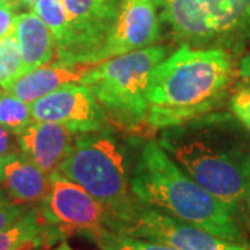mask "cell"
<instances>
[{"label":"cell","instance_id":"1","mask_svg":"<svg viewBox=\"0 0 250 250\" xmlns=\"http://www.w3.org/2000/svg\"><path fill=\"white\" fill-rule=\"evenodd\" d=\"M229 117L203 114L166 128L160 146L189 177L236 211L248 197L250 146Z\"/></svg>","mask_w":250,"mask_h":250},{"label":"cell","instance_id":"2","mask_svg":"<svg viewBox=\"0 0 250 250\" xmlns=\"http://www.w3.org/2000/svg\"><path fill=\"white\" fill-rule=\"evenodd\" d=\"M232 78L228 52L182 45L150 74L146 123L166 129L210 113L221 103Z\"/></svg>","mask_w":250,"mask_h":250},{"label":"cell","instance_id":"3","mask_svg":"<svg viewBox=\"0 0 250 250\" xmlns=\"http://www.w3.org/2000/svg\"><path fill=\"white\" fill-rule=\"evenodd\" d=\"M129 184L136 199L146 206L227 241H243L236 211L189 177L160 143H143Z\"/></svg>","mask_w":250,"mask_h":250},{"label":"cell","instance_id":"4","mask_svg":"<svg viewBox=\"0 0 250 250\" xmlns=\"http://www.w3.org/2000/svg\"><path fill=\"white\" fill-rule=\"evenodd\" d=\"M100 132L81 134L57 171L103 206L106 228L114 231L132 217L139 200L131 189L120 146L110 135Z\"/></svg>","mask_w":250,"mask_h":250},{"label":"cell","instance_id":"5","mask_svg":"<svg viewBox=\"0 0 250 250\" xmlns=\"http://www.w3.org/2000/svg\"><path fill=\"white\" fill-rule=\"evenodd\" d=\"M167 54L166 46H150L117 56L88 68L81 83L95 95L110 121L132 129L146 123V88Z\"/></svg>","mask_w":250,"mask_h":250},{"label":"cell","instance_id":"6","mask_svg":"<svg viewBox=\"0 0 250 250\" xmlns=\"http://www.w3.org/2000/svg\"><path fill=\"white\" fill-rule=\"evenodd\" d=\"M161 21L182 45L241 49L250 42V0H157Z\"/></svg>","mask_w":250,"mask_h":250},{"label":"cell","instance_id":"7","mask_svg":"<svg viewBox=\"0 0 250 250\" xmlns=\"http://www.w3.org/2000/svg\"><path fill=\"white\" fill-rule=\"evenodd\" d=\"M49 193L41 202L46 223L62 233L81 232L92 238L106 228V210L98 200L56 170L49 174Z\"/></svg>","mask_w":250,"mask_h":250},{"label":"cell","instance_id":"8","mask_svg":"<svg viewBox=\"0 0 250 250\" xmlns=\"http://www.w3.org/2000/svg\"><path fill=\"white\" fill-rule=\"evenodd\" d=\"M113 232L166 243L179 250H249L241 243L223 239L196 225L164 214L141 200L132 217Z\"/></svg>","mask_w":250,"mask_h":250},{"label":"cell","instance_id":"9","mask_svg":"<svg viewBox=\"0 0 250 250\" xmlns=\"http://www.w3.org/2000/svg\"><path fill=\"white\" fill-rule=\"evenodd\" d=\"M70 22V45L59 62L90 64L107 41L121 10L123 0H62Z\"/></svg>","mask_w":250,"mask_h":250},{"label":"cell","instance_id":"10","mask_svg":"<svg viewBox=\"0 0 250 250\" xmlns=\"http://www.w3.org/2000/svg\"><path fill=\"white\" fill-rule=\"evenodd\" d=\"M35 121L56 123L74 134L99 132L106 129L107 116L95 95L85 85L65 83L29 103Z\"/></svg>","mask_w":250,"mask_h":250},{"label":"cell","instance_id":"11","mask_svg":"<svg viewBox=\"0 0 250 250\" xmlns=\"http://www.w3.org/2000/svg\"><path fill=\"white\" fill-rule=\"evenodd\" d=\"M157 7V0H123L116 25L90 64L154 45L160 38Z\"/></svg>","mask_w":250,"mask_h":250},{"label":"cell","instance_id":"12","mask_svg":"<svg viewBox=\"0 0 250 250\" xmlns=\"http://www.w3.org/2000/svg\"><path fill=\"white\" fill-rule=\"evenodd\" d=\"M21 153L46 174L59 168L74 147V132L56 123L35 121L17 135Z\"/></svg>","mask_w":250,"mask_h":250},{"label":"cell","instance_id":"13","mask_svg":"<svg viewBox=\"0 0 250 250\" xmlns=\"http://www.w3.org/2000/svg\"><path fill=\"white\" fill-rule=\"evenodd\" d=\"M0 187L14 203L29 205L42 202L49 193V174L21 152L0 157Z\"/></svg>","mask_w":250,"mask_h":250},{"label":"cell","instance_id":"14","mask_svg":"<svg viewBox=\"0 0 250 250\" xmlns=\"http://www.w3.org/2000/svg\"><path fill=\"white\" fill-rule=\"evenodd\" d=\"M14 35L20 46L24 74L50 64L54 56H57V42L53 32L34 11L16 16Z\"/></svg>","mask_w":250,"mask_h":250},{"label":"cell","instance_id":"15","mask_svg":"<svg viewBox=\"0 0 250 250\" xmlns=\"http://www.w3.org/2000/svg\"><path fill=\"white\" fill-rule=\"evenodd\" d=\"M88 64H62L54 62L38 67L14 81L4 92L21 99L25 103H32L47 93L59 89L60 86L70 82H81Z\"/></svg>","mask_w":250,"mask_h":250},{"label":"cell","instance_id":"16","mask_svg":"<svg viewBox=\"0 0 250 250\" xmlns=\"http://www.w3.org/2000/svg\"><path fill=\"white\" fill-rule=\"evenodd\" d=\"M62 235L57 228L46 223L39 207L29 208L17 223L0 231V250H17L21 246L38 242L45 245Z\"/></svg>","mask_w":250,"mask_h":250},{"label":"cell","instance_id":"17","mask_svg":"<svg viewBox=\"0 0 250 250\" xmlns=\"http://www.w3.org/2000/svg\"><path fill=\"white\" fill-rule=\"evenodd\" d=\"M32 11L43 20L57 42V60L64 57L70 45V22L62 0H36Z\"/></svg>","mask_w":250,"mask_h":250},{"label":"cell","instance_id":"18","mask_svg":"<svg viewBox=\"0 0 250 250\" xmlns=\"http://www.w3.org/2000/svg\"><path fill=\"white\" fill-rule=\"evenodd\" d=\"M29 104L7 92L0 95V124L13 135H20L32 123Z\"/></svg>","mask_w":250,"mask_h":250},{"label":"cell","instance_id":"19","mask_svg":"<svg viewBox=\"0 0 250 250\" xmlns=\"http://www.w3.org/2000/svg\"><path fill=\"white\" fill-rule=\"evenodd\" d=\"M24 75L22 59L14 32L0 41V88L6 90L14 81Z\"/></svg>","mask_w":250,"mask_h":250},{"label":"cell","instance_id":"20","mask_svg":"<svg viewBox=\"0 0 250 250\" xmlns=\"http://www.w3.org/2000/svg\"><path fill=\"white\" fill-rule=\"evenodd\" d=\"M92 239L98 243L102 250H179L166 243L146 241L113 232L107 228H103L100 232L93 235Z\"/></svg>","mask_w":250,"mask_h":250},{"label":"cell","instance_id":"21","mask_svg":"<svg viewBox=\"0 0 250 250\" xmlns=\"http://www.w3.org/2000/svg\"><path fill=\"white\" fill-rule=\"evenodd\" d=\"M231 108L246 129L250 131V85H242L233 92L231 98Z\"/></svg>","mask_w":250,"mask_h":250},{"label":"cell","instance_id":"22","mask_svg":"<svg viewBox=\"0 0 250 250\" xmlns=\"http://www.w3.org/2000/svg\"><path fill=\"white\" fill-rule=\"evenodd\" d=\"M29 208V205L14 203L9 202L7 199L0 200V231H4L13 224L17 223Z\"/></svg>","mask_w":250,"mask_h":250},{"label":"cell","instance_id":"23","mask_svg":"<svg viewBox=\"0 0 250 250\" xmlns=\"http://www.w3.org/2000/svg\"><path fill=\"white\" fill-rule=\"evenodd\" d=\"M16 6L11 3H0V41L14 32Z\"/></svg>","mask_w":250,"mask_h":250},{"label":"cell","instance_id":"24","mask_svg":"<svg viewBox=\"0 0 250 250\" xmlns=\"http://www.w3.org/2000/svg\"><path fill=\"white\" fill-rule=\"evenodd\" d=\"M13 150V138H11V132L7 131L3 125L0 124V157L7 154Z\"/></svg>","mask_w":250,"mask_h":250},{"label":"cell","instance_id":"25","mask_svg":"<svg viewBox=\"0 0 250 250\" xmlns=\"http://www.w3.org/2000/svg\"><path fill=\"white\" fill-rule=\"evenodd\" d=\"M238 75L243 81V83L250 85V52L239 62V68H238Z\"/></svg>","mask_w":250,"mask_h":250},{"label":"cell","instance_id":"26","mask_svg":"<svg viewBox=\"0 0 250 250\" xmlns=\"http://www.w3.org/2000/svg\"><path fill=\"white\" fill-rule=\"evenodd\" d=\"M18 7H32L36 0H17Z\"/></svg>","mask_w":250,"mask_h":250},{"label":"cell","instance_id":"27","mask_svg":"<svg viewBox=\"0 0 250 250\" xmlns=\"http://www.w3.org/2000/svg\"><path fill=\"white\" fill-rule=\"evenodd\" d=\"M54 250H75V249H72L71 246H70L67 242H62V243H60V245H59V246H57Z\"/></svg>","mask_w":250,"mask_h":250},{"label":"cell","instance_id":"28","mask_svg":"<svg viewBox=\"0 0 250 250\" xmlns=\"http://www.w3.org/2000/svg\"><path fill=\"white\" fill-rule=\"evenodd\" d=\"M0 3H11V4H14L16 7H18L17 0H0Z\"/></svg>","mask_w":250,"mask_h":250},{"label":"cell","instance_id":"29","mask_svg":"<svg viewBox=\"0 0 250 250\" xmlns=\"http://www.w3.org/2000/svg\"><path fill=\"white\" fill-rule=\"evenodd\" d=\"M4 199H7V197H6V195L0 190V200H4Z\"/></svg>","mask_w":250,"mask_h":250},{"label":"cell","instance_id":"30","mask_svg":"<svg viewBox=\"0 0 250 250\" xmlns=\"http://www.w3.org/2000/svg\"><path fill=\"white\" fill-rule=\"evenodd\" d=\"M248 203H249V208H250V185H249V190H248Z\"/></svg>","mask_w":250,"mask_h":250},{"label":"cell","instance_id":"31","mask_svg":"<svg viewBox=\"0 0 250 250\" xmlns=\"http://www.w3.org/2000/svg\"><path fill=\"white\" fill-rule=\"evenodd\" d=\"M28 245V243H27ZM24 246H25V245H24ZM24 246H21V248H20V249H17V250H24Z\"/></svg>","mask_w":250,"mask_h":250},{"label":"cell","instance_id":"32","mask_svg":"<svg viewBox=\"0 0 250 250\" xmlns=\"http://www.w3.org/2000/svg\"><path fill=\"white\" fill-rule=\"evenodd\" d=\"M0 95H1V92H0Z\"/></svg>","mask_w":250,"mask_h":250}]
</instances>
